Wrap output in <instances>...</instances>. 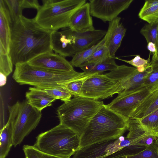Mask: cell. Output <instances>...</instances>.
Listing matches in <instances>:
<instances>
[{
  "instance_id": "6da1fadb",
  "label": "cell",
  "mask_w": 158,
  "mask_h": 158,
  "mask_svg": "<svg viewBox=\"0 0 158 158\" xmlns=\"http://www.w3.org/2000/svg\"><path fill=\"white\" fill-rule=\"evenodd\" d=\"M13 23L10 54L14 65L28 63L41 54L53 51L51 37L53 31L41 27L34 18L22 15Z\"/></svg>"
},
{
  "instance_id": "7a4b0ae2",
  "label": "cell",
  "mask_w": 158,
  "mask_h": 158,
  "mask_svg": "<svg viewBox=\"0 0 158 158\" xmlns=\"http://www.w3.org/2000/svg\"><path fill=\"white\" fill-rule=\"evenodd\" d=\"M127 119L104 104L80 136V148L101 142L115 139L128 130Z\"/></svg>"
},
{
  "instance_id": "3957f363",
  "label": "cell",
  "mask_w": 158,
  "mask_h": 158,
  "mask_svg": "<svg viewBox=\"0 0 158 158\" xmlns=\"http://www.w3.org/2000/svg\"><path fill=\"white\" fill-rule=\"evenodd\" d=\"M84 72L74 70L60 72L48 70L30 65L27 63L15 65L12 78L20 85L33 86L40 89L63 86L70 81L84 76Z\"/></svg>"
},
{
  "instance_id": "277c9868",
  "label": "cell",
  "mask_w": 158,
  "mask_h": 158,
  "mask_svg": "<svg viewBox=\"0 0 158 158\" xmlns=\"http://www.w3.org/2000/svg\"><path fill=\"white\" fill-rule=\"evenodd\" d=\"M104 104L99 100L74 97L58 108L57 112L60 124L81 136L91 119Z\"/></svg>"
},
{
  "instance_id": "5b68a950",
  "label": "cell",
  "mask_w": 158,
  "mask_h": 158,
  "mask_svg": "<svg viewBox=\"0 0 158 158\" xmlns=\"http://www.w3.org/2000/svg\"><path fill=\"white\" fill-rule=\"evenodd\" d=\"M80 136L59 124L39 135L34 146L40 151L62 158H71L80 148Z\"/></svg>"
},
{
  "instance_id": "8992f818",
  "label": "cell",
  "mask_w": 158,
  "mask_h": 158,
  "mask_svg": "<svg viewBox=\"0 0 158 158\" xmlns=\"http://www.w3.org/2000/svg\"><path fill=\"white\" fill-rule=\"evenodd\" d=\"M34 18L42 27L52 31L69 27L71 17L86 0H43Z\"/></svg>"
},
{
  "instance_id": "52a82bcc",
  "label": "cell",
  "mask_w": 158,
  "mask_h": 158,
  "mask_svg": "<svg viewBox=\"0 0 158 158\" xmlns=\"http://www.w3.org/2000/svg\"><path fill=\"white\" fill-rule=\"evenodd\" d=\"M106 31L101 29L79 33L69 27L61 31H53L51 35L52 48L55 52L64 57L73 56L96 44L106 34Z\"/></svg>"
},
{
  "instance_id": "ba28073f",
  "label": "cell",
  "mask_w": 158,
  "mask_h": 158,
  "mask_svg": "<svg viewBox=\"0 0 158 158\" xmlns=\"http://www.w3.org/2000/svg\"><path fill=\"white\" fill-rule=\"evenodd\" d=\"M41 111L29 104L27 100L20 102L13 129V145L16 147L35 129L42 117Z\"/></svg>"
},
{
  "instance_id": "9c48e42d",
  "label": "cell",
  "mask_w": 158,
  "mask_h": 158,
  "mask_svg": "<svg viewBox=\"0 0 158 158\" xmlns=\"http://www.w3.org/2000/svg\"><path fill=\"white\" fill-rule=\"evenodd\" d=\"M119 84L106 73H95L84 82L80 97L99 100L118 94Z\"/></svg>"
},
{
  "instance_id": "30bf717a",
  "label": "cell",
  "mask_w": 158,
  "mask_h": 158,
  "mask_svg": "<svg viewBox=\"0 0 158 158\" xmlns=\"http://www.w3.org/2000/svg\"><path fill=\"white\" fill-rule=\"evenodd\" d=\"M152 70L150 63L143 72H139L133 66L122 65L106 74L119 84L120 90L118 94L144 86V79Z\"/></svg>"
},
{
  "instance_id": "8fae6325",
  "label": "cell",
  "mask_w": 158,
  "mask_h": 158,
  "mask_svg": "<svg viewBox=\"0 0 158 158\" xmlns=\"http://www.w3.org/2000/svg\"><path fill=\"white\" fill-rule=\"evenodd\" d=\"M151 93L144 86L118 94L107 105L111 110L123 117L129 119L131 114L138 105Z\"/></svg>"
},
{
  "instance_id": "7c38bea8",
  "label": "cell",
  "mask_w": 158,
  "mask_h": 158,
  "mask_svg": "<svg viewBox=\"0 0 158 158\" xmlns=\"http://www.w3.org/2000/svg\"><path fill=\"white\" fill-rule=\"evenodd\" d=\"M127 146L125 137L94 143L80 148L72 158H112V155Z\"/></svg>"
},
{
  "instance_id": "4fadbf2b",
  "label": "cell",
  "mask_w": 158,
  "mask_h": 158,
  "mask_svg": "<svg viewBox=\"0 0 158 158\" xmlns=\"http://www.w3.org/2000/svg\"><path fill=\"white\" fill-rule=\"evenodd\" d=\"M133 0H89L91 16L104 22H110L127 9Z\"/></svg>"
},
{
  "instance_id": "5bb4252c",
  "label": "cell",
  "mask_w": 158,
  "mask_h": 158,
  "mask_svg": "<svg viewBox=\"0 0 158 158\" xmlns=\"http://www.w3.org/2000/svg\"><path fill=\"white\" fill-rule=\"evenodd\" d=\"M27 63L34 67L54 71L70 72L74 70L70 62L53 51L41 54Z\"/></svg>"
},
{
  "instance_id": "9a60e30c",
  "label": "cell",
  "mask_w": 158,
  "mask_h": 158,
  "mask_svg": "<svg viewBox=\"0 0 158 158\" xmlns=\"http://www.w3.org/2000/svg\"><path fill=\"white\" fill-rule=\"evenodd\" d=\"M20 103V102L18 101L12 106H8L9 118L6 123L0 131V158H5L13 145V127Z\"/></svg>"
},
{
  "instance_id": "2e32d148",
  "label": "cell",
  "mask_w": 158,
  "mask_h": 158,
  "mask_svg": "<svg viewBox=\"0 0 158 158\" xmlns=\"http://www.w3.org/2000/svg\"><path fill=\"white\" fill-rule=\"evenodd\" d=\"M121 19L118 17L109 22L108 30L104 37L105 45L113 58L115 57V53L120 46L126 31V29L120 23Z\"/></svg>"
},
{
  "instance_id": "e0dca14e",
  "label": "cell",
  "mask_w": 158,
  "mask_h": 158,
  "mask_svg": "<svg viewBox=\"0 0 158 158\" xmlns=\"http://www.w3.org/2000/svg\"><path fill=\"white\" fill-rule=\"evenodd\" d=\"M69 27L79 33L92 31L95 30L90 13L89 2L85 3L73 14Z\"/></svg>"
},
{
  "instance_id": "ac0fdd59",
  "label": "cell",
  "mask_w": 158,
  "mask_h": 158,
  "mask_svg": "<svg viewBox=\"0 0 158 158\" xmlns=\"http://www.w3.org/2000/svg\"><path fill=\"white\" fill-rule=\"evenodd\" d=\"M4 0H0V44L10 53L12 23Z\"/></svg>"
},
{
  "instance_id": "d6986e66",
  "label": "cell",
  "mask_w": 158,
  "mask_h": 158,
  "mask_svg": "<svg viewBox=\"0 0 158 158\" xmlns=\"http://www.w3.org/2000/svg\"><path fill=\"white\" fill-rule=\"evenodd\" d=\"M28 103L38 110L51 106L56 99L43 90L35 87H30L25 94Z\"/></svg>"
},
{
  "instance_id": "ffe728a7",
  "label": "cell",
  "mask_w": 158,
  "mask_h": 158,
  "mask_svg": "<svg viewBox=\"0 0 158 158\" xmlns=\"http://www.w3.org/2000/svg\"><path fill=\"white\" fill-rule=\"evenodd\" d=\"M115 58L111 57L103 62L97 63L85 62L79 68L86 74H100L106 71H110L117 68L118 66L115 62Z\"/></svg>"
},
{
  "instance_id": "44dd1931",
  "label": "cell",
  "mask_w": 158,
  "mask_h": 158,
  "mask_svg": "<svg viewBox=\"0 0 158 158\" xmlns=\"http://www.w3.org/2000/svg\"><path fill=\"white\" fill-rule=\"evenodd\" d=\"M104 38L98 43L91 47L75 55L70 62L75 67H79L85 63L95 52L102 48L105 44Z\"/></svg>"
},
{
  "instance_id": "7402d4cb",
  "label": "cell",
  "mask_w": 158,
  "mask_h": 158,
  "mask_svg": "<svg viewBox=\"0 0 158 158\" xmlns=\"http://www.w3.org/2000/svg\"><path fill=\"white\" fill-rule=\"evenodd\" d=\"M150 63L152 70L144 79L143 85L152 92L158 90V60L152 57Z\"/></svg>"
},
{
  "instance_id": "603a6c76",
  "label": "cell",
  "mask_w": 158,
  "mask_h": 158,
  "mask_svg": "<svg viewBox=\"0 0 158 158\" xmlns=\"http://www.w3.org/2000/svg\"><path fill=\"white\" fill-rule=\"evenodd\" d=\"M139 120L145 128L158 138V109Z\"/></svg>"
},
{
  "instance_id": "cb8c5ba5",
  "label": "cell",
  "mask_w": 158,
  "mask_h": 158,
  "mask_svg": "<svg viewBox=\"0 0 158 158\" xmlns=\"http://www.w3.org/2000/svg\"><path fill=\"white\" fill-rule=\"evenodd\" d=\"M13 65L10 53L0 44V73L7 77L12 72Z\"/></svg>"
},
{
  "instance_id": "d4e9b609",
  "label": "cell",
  "mask_w": 158,
  "mask_h": 158,
  "mask_svg": "<svg viewBox=\"0 0 158 158\" xmlns=\"http://www.w3.org/2000/svg\"><path fill=\"white\" fill-rule=\"evenodd\" d=\"M158 141L146 148L119 158H158Z\"/></svg>"
},
{
  "instance_id": "484cf974",
  "label": "cell",
  "mask_w": 158,
  "mask_h": 158,
  "mask_svg": "<svg viewBox=\"0 0 158 158\" xmlns=\"http://www.w3.org/2000/svg\"><path fill=\"white\" fill-rule=\"evenodd\" d=\"M41 89L56 100L60 99L64 102L70 100L73 96L64 85Z\"/></svg>"
},
{
  "instance_id": "4316f807",
  "label": "cell",
  "mask_w": 158,
  "mask_h": 158,
  "mask_svg": "<svg viewBox=\"0 0 158 158\" xmlns=\"http://www.w3.org/2000/svg\"><path fill=\"white\" fill-rule=\"evenodd\" d=\"M8 6V10L13 23L17 21L23 15V9L21 3V0H4Z\"/></svg>"
},
{
  "instance_id": "83f0119b",
  "label": "cell",
  "mask_w": 158,
  "mask_h": 158,
  "mask_svg": "<svg viewBox=\"0 0 158 158\" xmlns=\"http://www.w3.org/2000/svg\"><path fill=\"white\" fill-rule=\"evenodd\" d=\"M140 33L147 43L152 42L156 44L158 34V21L145 25L141 29Z\"/></svg>"
},
{
  "instance_id": "f1b7e54d",
  "label": "cell",
  "mask_w": 158,
  "mask_h": 158,
  "mask_svg": "<svg viewBox=\"0 0 158 158\" xmlns=\"http://www.w3.org/2000/svg\"><path fill=\"white\" fill-rule=\"evenodd\" d=\"M94 74H86L83 77L68 82L64 85L65 87L74 97L80 96L83 84L88 78Z\"/></svg>"
},
{
  "instance_id": "f546056e",
  "label": "cell",
  "mask_w": 158,
  "mask_h": 158,
  "mask_svg": "<svg viewBox=\"0 0 158 158\" xmlns=\"http://www.w3.org/2000/svg\"><path fill=\"white\" fill-rule=\"evenodd\" d=\"M23 150L25 158H62L43 152L34 145H24Z\"/></svg>"
},
{
  "instance_id": "4dcf8cb0",
  "label": "cell",
  "mask_w": 158,
  "mask_h": 158,
  "mask_svg": "<svg viewBox=\"0 0 158 158\" xmlns=\"http://www.w3.org/2000/svg\"><path fill=\"white\" fill-rule=\"evenodd\" d=\"M139 17L142 20L151 23L158 21V4L143 10H140Z\"/></svg>"
},
{
  "instance_id": "1f68e13d",
  "label": "cell",
  "mask_w": 158,
  "mask_h": 158,
  "mask_svg": "<svg viewBox=\"0 0 158 158\" xmlns=\"http://www.w3.org/2000/svg\"><path fill=\"white\" fill-rule=\"evenodd\" d=\"M111 57L108 49L104 44L89 57L85 62L91 63H100Z\"/></svg>"
},
{
  "instance_id": "d6a6232c",
  "label": "cell",
  "mask_w": 158,
  "mask_h": 158,
  "mask_svg": "<svg viewBox=\"0 0 158 158\" xmlns=\"http://www.w3.org/2000/svg\"><path fill=\"white\" fill-rule=\"evenodd\" d=\"M115 59L124 61L136 68L139 72H143L146 69L150 62V56L146 60L142 58L139 55H136L134 58L130 60L122 59L115 57Z\"/></svg>"
},
{
  "instance_id": "836d02e7",
  "label": "cell",
  "mask_w": 158,
  "mask_h": 158,
  "mask_svg": "<svg viewBox=\"0 0 158 158\" xmlns=\"http://www.w3.org/2000/svg\"><path fill=\"white\" fill-rule=\"evenodd\" d=\"M158 109V96L151 104L136 119H140L148 115Z\"/></svg>"
},
{
  "instance_id": "e575fe53",
  "label": "cell",
  "mask_w": 158,
  "mask_h": 158,
  "mask_svg": "<svg viewBox=\"0 0 158 158\" xmlns=\"http://www.w3.org/2000/svg\"><path fill=\"white\" fill-rule=\"evenodd\" d=\"M22 5L23 8H33L37 10L41 6L37 0H21Z\"/></svg>"
},
{
  "instance_id": "d590c367",
  "label": "cell",
  "mask_w": 158,
  "mask_h": 158,
  "mask_svg": "<svg viewBox=\"0 0 158 158\" xmlns=\"http://www.w3.org/2000/svg\"><path fill=\"white\" fill-rule=\"evenodd\" d=\"M158 4V0H148L145 2L141 9V10H143L149 8Z\"/></svg>"
},
{
  "instance_id": "8d00e7d4",
  "label": "cell",
  "mask_w": 158,
  "mask_h": 158,
  "mask_svg": "<svg viewBox=\"0 0 158 158\" xmlns=\"http://www.w3.org/2000/svg\"><path fill=\"white\" fill-rule=\"evenodd\" d=\"M148 49L153 53L155 54L156 52V44L152 42H150L148 43L147 46Z\"/></svg>"
},
{
  "instance_id": "74e56055",
  "label": "cell",
  "mask_w": 158,
  "mask_h": 158,
  "mask_svg": "<svg viewBox=\"0 0 158 158\" xmlns=\"http://www.w3.org/2000/svg\"><path fill=\"white\" fill-rule=\"evenodd\" d=\"M7 77L4 75L0 73V86H2L5 85Z\"/></svg>"
},
{
  "instance_id": "f35d334b",
  "label": "cell",
  "mask_w": 158,
  "mask_h": 158,
  "mask_svg": "<svg viewBox=\"0 0 158 158\" xmlns=\"http://www.w3.org/2000/svg\"><path fill=\"white\" fill-rule=\"evenodd\" d=\"M156 54H153L152 57L158 60V34L156 39Z\"/></svg>"
},
{
  "instance_id": "ab89813d",
  "label": "cell",
  "mask_w": 158,
  "mask_h": 158,
  "mask_svg": "<svg viewBox=\"0 0 158 158\" xmlns=\"http://www.w3.org/2000/svg\"></svg>"
}]
</instances>
